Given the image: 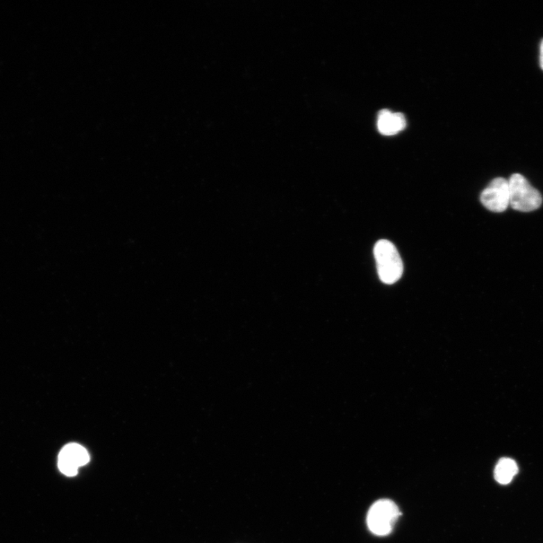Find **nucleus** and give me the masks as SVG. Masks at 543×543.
I'll return each instance as SVG.
<instances>
[{"instance_id":"f03ea898","label":"nucleus","mask_w":543,"mask_h":543,"mask_svg":"<svg viewBox=\"0 0 543 543\" xmlns=\"http://www.w3.org/2000/svg\"><path fill=\"white\" fill-rule=\"evenodd\" d=\"M510 206L517 211H535L542 203L540 192L523 175L514 174L509 180Z\"/></svg>"},{"instance_id":"6e6552de","label":"nucleus","mask_w":543,"mask_h":543,"mask_svg":"<svg viewBox=\"0 0 543 543\" xmlns=\"http://www.w3.org/2000/svg\"><path fill=\"white\" fill-rule=\"evenodd\" d=\"M540 63L541 68L543 69V40L540 45Z\"/></svg>"},{"instance_id":"f257e3e1","label":"nucleus","mask_w":543,"mask_h":543,"mask_svg":"<svg viewBox=\"0 0 543 543\" xmlns=\"http://www.w3.org/2000/svg\"><path fill=\"white\" fill-rule=\"evenodd\" d=\"M374 253L381 281L388 285L397 283L404 272V265L395 245L386 240H380L376 243Z\"/></svg>"},{"instance_id":"0eeeda50","label":"nucleus","mask_w":543,"mask_h":543,"mask_svg":"<svg viewBox=\"0 0 543 543\" xmlns=\"http://www.w3.org/2000/svg\"><path fill=\"white\" fill-rule=\"evenodd\" d=\"M519 472V467L515 460L510 458H503L496 464L494 470V477L498 483L508 485Z\"/></svg>"},{"instance_id":"423d86ee","label":"nucleus","mask_w":543,"mask_h":543,"mask_svg":"<svg viewBox=\"0 0 543 543\" xmlns=\"http://www.w3.org/2000/svg\"><path fill=\"white\" fill-rule=\"evenodd\" d=\"M406 127V119L400 112H392L387 109L380 111L378 117V128L380 133L386 135H395Z\"/></svg>"},{"instance_id":"7ed1b4c3","label":"nucleus","mask_w":543,"mask_h":543,"mask_svg":"<svg viewBox=\"0 0 543 543\" xmlns=\"http://www.w3.org/2000/svg\"><path fill=\"white\" fill-rule=\"evenodd\" d=\"M401 515L398 506L388 499L375 502L367 516L370 531L376 536H387Z\"/></svg>"},{"instance_id":"39448f33","label":"nucleus","mask_w":543,"mask_h":543,"mask_svg":"<svg viewBox=\"0 0 543 543\" xmlns=\"http://www.w3.org/2000/svg\"><path fill=\"white\" fill-rule=\"evenodd\" d=\"M89 453L83 446L69 444L60 451L58 456V468L67 476L77 475L78 468L90 462Z\"/></svg>"},{"instance_id":"20e7f679","label":"nucleus","mask_w":543,"mask_h":543,"mask_svg":"<svg viewBox=\"0 0 543 543\" xmlns=\"http://www.w3.org/2000/svg\"><path fill=\"white\" fill-rule=\"evenodd\" d=\"M481 203L493 212H503L510 206L509 181L497 178L481 192Z\"/></svg>"}]
</instances>
